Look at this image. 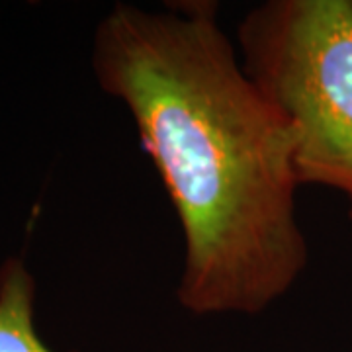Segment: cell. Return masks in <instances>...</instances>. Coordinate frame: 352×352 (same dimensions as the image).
Segmentation results:
<instances>
[{"label":"cell","instance_id":"obj_1","mask_svg":"<svg viewBox=\"0 0 352 352\" xmlns=\"http://www.w3.org/2000/svg\"><path fill=\"white\" fill-rule=\"evenodd\" d=\"M100 88L133 120L175 210L192 315H256L307 266L292 141L241 63L214 0L118 2L92 43Z\"/></svg>","mask_w":352,"mask_h":352},{"label":"cell","instance_id":"obj_2","mask_svg":"<svg viewBox=\"0 0 352 352\" xmlns=\"http://www.w3.org/2000/svg\"><path fill=\"white\" fill-rule=\"evenodd\" d=\"M237 51L282 118L300 186L337 190L352 219V0H266Z\"/></svg>","mask_w":352,"mask_h":352},{"label":"cell","instance_id":"obj_3","mask_svg":"<svg viewBox=\"0 0 352 352\" xmlns=\"http://www.w3.org/2000/svg\"><path fill=\"white\" fill-rule=\"evenodd\" d=\"M36 280L22 258L0 266V352H55L36 329Z\"/></svg>","mask_w":352,"mask_h":352}]
</instances>
